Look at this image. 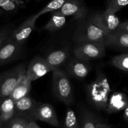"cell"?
<instances>
[{"instance_id":"obj_1","label":"cell","mask_w":128,"mask_h":128,"mask_svg":"<svg viewBox=\"0 0 128 128\" xmlns=\"http://www.w3.org/2000/svg\"><path fill=\"white\" fill-rule=\"evenodd\" d=\"M110 91V83L106 75L97 70L95 79L85 88L87 101L97 110L105 111Z\"/></svg>"},{"instance_id":"obj_2","label":"cell","mask_w":128,"mask_h":128,"mask_svg":"<svg viewBox=\"0 0 128 128\" xmlns=\"http://www.w3.org/2000/svg\"><path fill=\"white\" fill-rule=\"evenodd\" d=\"M52 84L54 94L56 98L66 105L74 101L72 88L66 72L60 68L52 71Z\"/></svg>"},{"instance_id":"obj_3","label":"cell","mask_w":128,"mask_h":128,"mask_svg":"<svg viewBox=\"0 0 128 128\" xmlns=\"http://www.w3.org/2000/svg\"><path fill=\"white\" fill-rule=\"evenodd\" d=\"M105 48L104 42H75L73 53L77 58L89 62L102 58L105 54Z\"/></svg>"},{"instance_id":"obj_4","label":"cell","mask_w":128,"mask_h":128,"mask_svg":"<svg viewBox=\"0 0 128 128\" xmlns=\"http://www.w3.org/2000/svg\"><path fill=\"white\" fill-rule=\"evenodd\" d=\"M27 64L23 62L8 71L1 75L0 81V99L10 96L15 86L21 76L25 74Z\"/></svg>"},{"instance_id":"obj_5","label":"cell","mask_w":128,"mask_h":128,"mask_svg":"<svg viewBox=\"0 0 128 128\" xmlns=\"http://www.w3.org/2000/svg\"><path fill=\"white\" fill-rule=\"evenodd\" d=\"M81 21L74 32V40L75 42L92 41V42H104L105 34L102 30L94 24L92 20L87 21Z\"/></svg>"},{"instance_id":"obj_6","label":"cell","mask_w":128,"mask_h":128,"mask_svg":"<svg viewBox=\"0 0 128 128\" xmlns=\"http://www.w3.org/2000/svg\"><path fill=\"white\" fill-rule=\"evenodd\" d=\"M53 70L54 69L47 62L45 58L36 56L31 59L26 66L25 75L33 82Z\"/></svg>"},{"instance_id":"obj_7","label":"cell","mask_w":128,"mask_h":128,"mask_svg":"<svg viewBox=\"0 0 128 128\" xmlns=\"http://www.w3.org/2000/svg\"><path fill=\"white\" fill-rule=\"evenodd\" d=\"M40 102H37L30 95L15 102V117H20L29 122L35 121V114Z\"/></svg>"},{"instance_id":"obj_8","label":"cell","mask_w":128,"mask_h":128,"mask_svg":"<svg viewBox=\"0 0 128 128\" xmlns=\"http://www.w3.org/2000/svg\"><path fill=\"white\" fill-rule=\"evenodd\" d=\"M24 54V45L8 40L0 48V66L20 60Z\"/></svg>"},{"instance_id":"obj_9","label":"cell","mask_w":128,"mask_h":128,"mask_svg":"<svg viewBox=\"0 0 128 128\" xmlns=\"http://www.w3.org/2000/svg\"><path fill=\"white\" fill-rule=\"evenodd\" d=\"M93 23L104 31L105 35L115 31L117 29L120 21L115 14L104 10L95 14L92 18Z\"/></svg>"},{"instance_id":"obj_10","label":"cell","mask_w":128,"mask_h":128,"mask_svg":"<svg viewBox=\"0 0 128 128\" xmlns=\"http://www.w3.org/2000/svg\"><path fill=\"white\" fill-rule=\"evenodd\" d=\"M56 11L67 17L72 16L79 21L85 20L88 14L84 0H66L61 8Z\"/></svg>"},{"instance_id":"obj_11","label":"cell","mask_w":128,"mask_h":128,"mask_svg":"<svg viewBox=\"0 0 128 128\" xmlns=\"http://www.w3.org/2000/svg\"><path fill=\"white\" fill-rule=\"evenodd\" d=\"M36 20L34 15L29 17L17 28L13 30L9 39L20 44L24 45L33 31L36 29L35 22Z\"/></svg>"},{"instance_id":"obj_12","label":"cell","mask_w":128,"mask_h":128,"mask_svg":"<svg viewBox=\"0 0 128 128\" xmlns=\"http://www.w3.org/2000/svg\"><path fill=\"white\" fill-rule=\"evenodd\" d=\"M65 64L67 73L77 80L85 79L92 68L89 61L82 60L74 56L69 58Z\"/></svg>"},{"instance_id":"obj_13","label":"cell","mask_w":128,"mask_h":128,"mask_svg":"<svg viewBox=\"0 0 128 128\" xmlns=\"http://www.w3.org/2000/svg\"><path fill=\"white\" fill-rule=\"evenodd\" d=\"M104 43L106 47L120 51H128V33L116 30L105 35Z\"/></svg>"},{"instance_id":"obj_14","label":"cell","mask_w":128,"mask_h":128,"mask_svg":"<svg viewBox=\"0 0 128 128\" xmlns=\"http://www.w3.org/2000/svg\"><path fill=\"white\" fill-rule=\"evenodd\" d=\"M35 120L46 122L56 128H58L60 125L55 109L48 103H40L35 112Z\"/></svg>"},{"instance_id":"obj_15","label":"cell","mask_w":128,"mask_h":128,"mask_svg":"<svg viewBox=\"0 0 128 128\" xmlns=\"http://www.w3.org/2000/svg\"><path fill=\"white\" fill-rule=\"evenodd\" d=\"M128 104V97L122 92H114L109 96L105 111L108 114H114L124 111Z\"/></svg>"},{"instance_id":"obj_16","label":"cell","mask_w":128,"mask_h":128,"mask_svg":"<svg viewBox=\"0 0 128 128\" xmlns=\"http://www.w3.org/2000/svg\"><path fill=\"white\" fill-rule=\"evenodd\" d=\"M15 117V101L10 96L0 99V118L3 126Z\"/></svg>"},{"instance_id":"obj_17","label":"cell","mask_w":128,"mask_h":128,"mask_svg":"<svg viewBox=\"0 0 128 128\" xmlns=\"http://www.w3.org/2000/svg\"><path fill=\"white\" fill-rule=\"evenodd\" d=\"M70 55V51L68 49H60L50 52L45 59L51 67L55 70L60 68L62 65L66 63Z\"/></svg>"},{"instance_id":"obj_18","label":"cell","mask_w":128,"mask_h":128,"mask_svg":"<svg viewBox=\"0 0 128 128\" xmlns=\"http://www.w3.org/2000/svg\"><path fill=\"white\" fill-rule=\"evenodd\" d=\"M31 82L25 74L23 75L11 92L10 97L16 102L28 95L31 89Z\"/></svg>"},{"instance_id":"obj_19","label":"cell","mask_w":128,"mask_h":128,"mask_svg":"<svg viewBox=\"0 0 128 128\" xmlns=\"http://www.w3.org/2000/svg\"><path fill=\"white\" fill-rule=\"evenodd\" d=\"M67 16L60 13L57 11L51 12V18L44 26L43 30L50 32H56L61 30L65 25Z\"/></svg>"},{"instance_id":"obj_20","label":"cell","mask_w":128,"mask_h":128,"mask_svg":"<svg viewBox=\"0 0 128 128\" xmlns=\"http://www.w3.org/2000/svg\"><path fill=\"white\" fill-rule=\"evenodd\" d=\"M25 7L23 0H0V10L6 13H15Z\"/></svg>"},{"instance_id":"obj_21","label":"cell","mask_w":128,"mask_h":128,"mask_svg":"<svg viewBox=\"0 0 128 128\" xmlns=\"http://www.w3.org/2000/svg\"><path fill=\"white\" fill-rule=\"evenodd\" d=\"M98 122L94 114L88 110H84L81 113V128H96Z\"/></svg>"},{"instance_id":"obj_22","label":"cell","mask_w":128,"mask_h":128,"mask_svg":"<svg viewBox=\"0 0 128 128\" xmlns=\"http://www.w3.org/2000/svg\"><path fill=\"white\" fill-rule=\"evenodd\" d=\"M65 1L66 0H51L43 8L41 9L37 13L35 14L34 16L36 19H38L40 16L45 14L47 12H51L60 10Z\"/></svg>"},{"instance_id":"obj_23","label":"cell","mask_w":128,"mask_h":128,"mask_svg":"<svg viewBox=\"0 0 128 128\" xmlns=\"http://www.w3.org/2000/svg\"><path fill=\"white\" fill-rule=\"evenodd\" d=\"M110 64L119 70L128 72V52L113 57Z\"/></svg>"},{"instance_id":"obj_24","label":"cell","mask_w":128,"mask_h":128,"mask_svg":"<svg viewBox=\"0 0 128 128\" xmlns=\"http://www.w3.org/2000/svg\"><path fill=\"white\" fill-rule=\"evenodd\" d=\"M64 128H80L76 114L69 107L67 108L64 120Z\"/></svg>"},{"instance_id":"obj_25","label":"cell","mask_w":128,"mask_h":128,"mask_svg":"<svg viewBox=\"0 0 128 128\" xmlns=\"http://www.w3.org/2000/svg\"><path fill=\"white\" fill-rule=\"evenodd\" d=\"M128 5V0H108L105 10L115 14L122 8Z\"/></svg>"},{"instance_id":"obj_26","label":"cell","mask_w":128,"mask_h":128,"mask_svg":"<svg viewBox=\"0 0 128 128\" xmlns=\"http://www.w3.org/2000/svg\"><path fill=\"white\" fill-rule=\"evenodd\" d=\"M29 122L27 120L20 117H14L1 128H28Z\"/></svg>"},{"instance_id":"obj_27","label":"cell","mask_w":128,"mask_h":128,"mask_svg":"<svg viewBox=\"0 0 128 128\" xmlns=\"http://www.w3.org/2000/svg\"><path fill=\"white\" fill-rule=\"evenodd\" d=\"M13 30L11 26H6L0 29V48L8 40Z\"/></svg>"},{"instance_id":"obj_28","label":"cell","mask_w":128,"mask_h":128,"mask_svg":"<svg viewBox=\"0 0 128 128\" xmlns=\"http://www.w3.org/2000/svg\"><path fill=\"white\" fill-rule=\"evenodd\" d=\"M117 30L128 33V21H124V22H120Z\"/></svg>"},{"instance_id":"obj_29","label":"cell","mask_w":128,"mask_h":128,"mask_svg":"<svg viewBox=\"0 0 128 128\" xmlns=\"http://www.w3.org/2000/svg\"><path fill=\"white\" fill-rule=\"evenodd\" d=\"M96 128H110V127L107 124L103 123L101 122H98L96 124Z\"/></svg>"},{"instance_id":"obj_30","label":"cell","mask_w":128,"mask_h":128,"mask_svg":"<svg viewBox=\"0 0 128 128\" xmlns=\"http://www.w3.org/2000/svg\"><path fill=\"white\" fill-rule=\"evenodd\" d=\"M28 128H41L36 122V121H31L29 123Z\"/></svg>"},{"instance_id":"obj_31","label":"cell","mask_w":128,"mask_h":128,"mask_svg":"<svg viewBox=\"0 0 128 128\" xmlns=\"http://www.w3.org/2000/svg\"><path fill=\"white\" fill-rule=\"evenodd\" d=\"M124 118L128 123V104L124 110Z\"/></svg>"},{"instance_id":"obj_32","label":"cell","mask_w":128,"mask_h":128,"mask_svg":"<svg viewBox=\"0 0 128 128\" xmlns=\"http://www.w3.org/2000/svg\"><path fill=\"white\" fill-rule=\"evenodd\" d=\"M2 126H3V124H2V122H1V118H0V128H2Z\"/></svg>"},{"instance_id":"obj_33","label":"cell","mask_w":128,"mask_h":128,"mask_svg":"<svg viewBox=\"0 0 128 128\" xmlns=\"http://www.w3.org/2000/svg\"><path fill=\"white\" fill-rule=\"evenodd\" d=\"M2 11H1V10H0V14H1V13H2Z\"/></svg>"},{"instance_id":"obj_34","label":"cell","mask_w":128,"mask_h":128,"mask_svg":"<svg viewBox=\"0 0 128 128\" xmlns=\"http://www.w3.org/2000/svg\"><path fill=\"white\" fill-rule=\"evenodd\" d=\"M1 76L0 75V81H1Z\"/></svg>"},{"instance_id":"obj_35","label":"cell","mask_w":128,"mask_h":128,"mask_svg":"<svg viewBox=\"0 0 128 128\" xmlns=\"http://www.w3.org/2000/svg\"><path fill=\"white\" fill-rule=\"evenodd\" d=\"M36 1H40V0H36Z\"/></svg>"}]
</instances>
